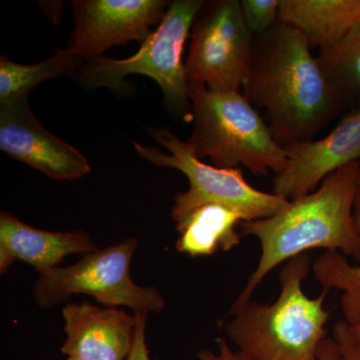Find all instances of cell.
<instances>
[{
	"label": "cell",
	"instance_id": "cell-17",
	"mask_svg": "<svg viewBox=\"0 0 360 360\" xmlns=\"http://www.w3.org/2000/svg\"><path fill=\"white\" fill-rule=\"evenodd\" d=\"M345 110L360 108V18L338 44L317 56Z\"/></svg>",
	"mask_w": 360,
	"mask_h": 360
},
{
	"label": "cell",
	"instance_id": "cell-22",
	"mask_svg": "<svg viewBox=\"0 0 360 360\" xmlns=\"http://www.w3.org/2000/svg\"><path fill=\"white\" fill-rule=\"evenodd\" d=\"M137 323L135 328L134 345L127 360H150L146 347V328L148 315L136 314Z\"/></svg>",
	"mask_w": 360,
	"mask_h": 360
},
{
	"label": "cell",
	"instance_id": "cell-13",
	"mask_svg": "<svg viewBox=\"0 0 360 360\" xmlns=\"http://www.w3.org/2000/svg\"><path fill=\"white\" fill-rule=\"evenodd\" d=\"M98 250L84 231H41L23 224L8 212L0 214V272L6 274L20 260L39 274L56 269L70 255H89Z\"/></svg>",
	"mask_w": 360,
	"mask_h": 360
},
{
	"label": "cell",
	"instance_id": "cell-18",
	"mask_svg": "<svg viewBox=\"0 0 360 360\" xmlns=\"http://www.w3.org/2000/svg\"><path fill=\"white\" fill-rule=\"evenodd\" d=\"M311 269L324 291H342L340 307L345 321L354 328L360 326V265L349 264L338 251H326Z\"/></svg>",
	"mask_w": 360,
	"mask_h": 360
},
{
	"label": "cell",
	"instance_id": "cell-7",
	"mask_svg": "<svg viewBox=\"0 0 360 360\" xmlns=\"http://www.w3.org/2000/svg\"><path fill=\"white\" fill-rule=\"evenodd\" d=\"M139 240L122 243L82 257L77 264L56 267L39 274L33 288L35 302L49 309L73 295L92 296L108 307H129L134 314L160 312L165 302L155 286H141L132 281L130 264Z\"/></svg>",
	"mask_w": 360,
	"mask_h": 360
},
{
	"label": "cell",
	"instance_id": "cell-2",
	"mask_svg": "<svg viewBox=\"0 0 360 360\" xmlns=\"http://www.w3.org/2000/svg\"><path fill=\"white\" fill-rule=\"evenodd\" d=\"M359 167V162H352L340 168L319 188L291 200L274 217L240 224V233L257 238L262 252L231 311L250 302L257 286L277 265L309 250L338 251L360 262V232L354 212Z\"/></svg>",
	"mask_w": 360,
	"mask_h": 360
},
{
	"label": "cell",
	"instance_id": "cell-19",
	"mask_svg": "<svg viewBox=\"0 0 360 360\" xmlns=\"http://www.w3.org/2000/svg\"><path fill=\"white\" fill-rule=\"evenodd\" d=\"M281 0H240L248 30L255 37L269 32L279 21Z\"/></svg>",
	"mask_w": 360,
	"mask_h": 360
},
{
	"label": "cell",
	"instance_id": "cell-16",
	"mask_svg": "<svg viewBox=\"0 0 360 360\" xmlns=\"http://www.w3.org/2000/svg\"><path fill=\"white\" fill-rule=\"evenodd\" d=\"M82 66V59L68 49H56L52 56L37 65H20L2 56L0 58V108L23 99L45 80L71 75Z\"/></svg>",
	"mask_w": 360,
	"mask_h": 360
},
{
	"label": "cell",
	"instance_id": "cell-8",
	"mask_svg": "<svg viewBox=\"0 0 360 360\" xmlns=\"http://www.w3.org/2000/svg\"><path fill=\"white\" fill-rule=\"evenodd\" d=\"M186 71L189 82L213 92H239L252 59L255 35L239 0L205 1L191 27Z\"/></svg>",
	"mask_w": 360,
	"mask_h": 360
},
{
	"label": "cell",
	"instance_id": "cell-5",
	"mask_svg": "<svg viewBox=\"0 0 360 360\" xmlns=\"http://www.w3.org/2000/svg\"><path fill=\"white\" fill-rule=\"evenodd\" d=\"M205 4L203 0L170 2L165 18L142 41L136 53L122 60L101 56L86 61L79 70L82 84L92 89L108 87L122 91L127 75H146L160 85L165 103L172 112L184 120H193L189 82L182 56L194 20Z\"/></svg>",
	"mask_w": 360,
	"mask_h": 360
},
{
	"label": "cell",
	"instance_id": "cell-6",
	"mask_svg": "<svg viewBox=\"0 0 360 360\" xmlns=\"http://www.w3.org/2000/svg\"><path fill=\"white\" fill-rule=\"evenodd\" d=\"M148 134L169 151L132 142L139 158L161 167L174 168L188 179V191L175 196L172 217L179 224L193 210L205 205H220L238 210L245 221L269 219L283 212L290 200L276 193L258 191L246 181L239 167L224 168L208 165L167 127H148Z\"/></svg>",
	"mask_w": 360,
	"mask_h": 360
},
{
	"label": "cell",
	"instance_id": "cell-1",
	"mask_svg": "<svg viewBox=\"0 0 360 360\" xmlns=\"http://www.w3.org/2000/svg\"><path fill=\"white\" fill-rule=\"evenodd\" d=\"M243 91L279 146L314 137L345 110L304 35L281 20L255 37Z\"/></svg>",
	"mask_w": 360,
	"mask_h": 360
},
{
	"label": "cell",
	"instance_id": "cell-23",
	"mask_svg": "<svg viewBox=\"0 0 360 360\" xmlns=\"http://www.w3.org/2000/svg\"><path fill=\"white\" fill-rule=\"evenodd\" d=\"M354 212L355 224H356L357 229L360 232V161L356 175V189H355Z\"/></svg>",
	"mask_w": 360,
	"mask_h": 360
},
{
	"label": "cell",
	"instance_id": "cell-20",
	"mask_svg": "<svg viewBox=\"0 0 360 360\" xmlns=\"http://www.w3.org/2000/svg\"><path fill=\"white\" fill-rule=\"evenodd\" d=\"M219 352L213 354L210 350H203L198 355L200 360H250L239 352H233L224 338L217 340ZM319 360H340V348L336 340H326L319 352Z\"/></svg>",
	"mask_w": 360,
	"mask_h": 360
},
{
	"label": "cell",
	"instance_id": "cell-14",
	"mask_svg": "<svg viewBox=\"0 0 360 360\" xmlns=\"http://www.w3.org/2000/svg\"><path fill=\"white\" fill-rule=\"evenodd\" d=\"M360 18V0H281L279 20L319 51L338 44Z\"/></svg>",
	"mask_w": 360,
	"mask_h": 360
},
{
	"label": "cell",
	"instance_id": "cell-12",
	"mask_svg": "<svg viewBox=\"0 0 360 360\" xmlns=\"http://www.w3.org/2000/svg\"><path fill=\"white\" fill-rule=\"evenodd\" d=\"M66 340L61 347L68 357L89 360H127L131 352L137 315L101 309L84 302L63 310Z\"/></svg>",
	"mask_w": 360,
	"mask_h": 360
},
{
	"label": "cell",
	"instance_id": "cell-9",
	"mask_svg": "<svg viewBox=\"0 0 360 360\" xmlns=\"http://www.w3.org/2000/svg\"><path fill=\"white\" fill-rule=\"evenodd\" d=\"M165 0L72 1L75 27L68 49L82 60L101 58L106 49L131 40L144 41L167 13Z\"/></svg>",
	"mask_w": 360,
	"mask_h": 360
},
{
	"label": "cell",
	"instance_id": "cell-21",
	"mask_svg": "<svg viewBox=\"0 0 360 360\" xmlns=\"http://www.w3.org/2000/svg\"><path fill=\"white\" fill-rule=\"evenodd\" d=\"M333 335L340 348V360H360V340L354 329L345 321L333 328Z\"/></svg>",
	"mask_w": 360,
	"mask_h": 360
},
{
	"label": "cell",
	"instance_id": "cell-4",
	"mask_svg": "<svg viewBox=\"0 0 360 360\" xmlns=\"http://www.w3.org/2000/svg\"><path fill=\"white\" fill-rule=\"evenodd\" d=\"M189 97L194 125L186 142L200 160L208 158L217 167L243 165L255 175L283 172L286 149L245 94L189 82Z\"/></svg>",
	"mask_w": 360,
	"mask_h": 360
},
{
	"label": "cell",
	"instance_id": "cell-11",
	"mask_svg": "<svg viewBox=\"0 0 360 360\" xmlns=\"http://www.w3.org/2000/svg\"><path fill=\"white\" fill-rule=\"evenodd\" d=\"M288 163L274 181V193L296 200L328 175L360 161V108L350 111L326 136L286 148Z\"/></svg>",
	"mask_w": 360,
	"mask_h": 360
},
{
	"label": "cell",
	"instance_id": "cell-10",
	"mask_svg": "<svg viewBox=\"0 0 360 360\" xmlns=\"http://www.w3.org/2000/svg\"><path fill=\"white\" fill-rule=\"evenodd\" d=\"M0 149L54 180L80 179L91 170L77 148L44 129L28 99L0 108Z\"/></svg>",
	"mask_w": 360,
	"mask_h": 360
},
{
	"label": "cell",
	"instance_id": "cell-15",
	"mask_svg": "<svg viewBox=\"0 0 360 360\" xmlns=\"http://www.w3.org/2000/svg\"><path fill=\"white\" fill-rule=\"evenodd\" d=\"M245 221V217L233 208L220 205L200 206L176 224L179 232L176 250L191 257L231 250L240 243L243 234L238 231V226Z\"/></svg>",
	"mask_w": 360,
	"mask_h": 360
},
{
	"label": "cell",
	"instance_id": "cell-3",
	"mask_svg": "<svg viewBox=\"0 0 360 360\" xmlns=\"http://www.w3.org/2000/svg\"><path fill=\"white\" fill-rule=\"evenodd\" d=\"M307 253L291 258L279 272L281 293L276 302H250L234 311L224 326L238 352L250 360H319L326 340L328 291L310 298L303 290L309 276Z\"/></svg>",
	"mask_w": 360,
	"mask_h": 360
},
{
	"label": "cell",
	"instance_id": "cell-24",
	"mask_svg": "<svg viewBox=\"0 0 360 360\" xmlns=\"http://www.w3.org/2000/svg\"><path fill=\"white\" fill-rule=\"evenodd\" d=\"M352 328H354V326H352ZM354 329L355 335H356L357 338H359V340H360V326H354Z\"/></svg>",
	"mask_w": 360,
	"mask_h": 360
},
{
	"label": "cell",
	"instance_id": "cell-25",
	"mask_svg": "<svg viewBox=\"0 0 360 360\" xmlns=\"http://www.w3.org/2000/svg\"><path fill=\"white\" fill-rule=\"evenodd\" d=\"M66 360H89V359H79V357H68V359Z\"/></svg>",
	"mask_w": 360,
	"mask_h": 360
}]
</instances>
